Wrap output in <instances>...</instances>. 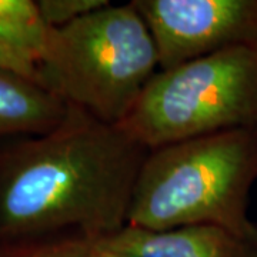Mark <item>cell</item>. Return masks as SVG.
<instances>
[{
	"mask_svg": "<svg viewBox=\"0 0 257 257\" xmlns=\"http://www.w3.org/2000/svg\"><path fill=\"white\" fill-rule=\"evenodd\" d=\"M147 152L69 106L55 128L0 153V240L99 239L123 229Z\"/></svg>",
	"mask_w": 257,
	"mask_h": 257,
	"instance_id": "obj_1",
	"label": "cell"
},
{
	"mask_svg": "<svg viewBox=\"0 0 257 257\" xmlns=\"http://www.w3.org/2000/svg\"><path fill=\"white\" fill-rule=\"evenodd\" d=\"M257 182V128L187 139L147 152L127 224L147 230L211 226L257 246L248 217Z\"/></svg>",
	"mask_w": 257,
	"mask_h": 257,
	"instance_id": "obj_2",
	"label": "cell"
},
{
	"mask_svg": "<svg viewBox=\"0 0 257 257\" xmlns=\"http://www.w3.org/2000/svg\"><path fill=\"white\" fill-rule=\"evenodd\" d=\"M40 82L69 106L119 126L159 72L155 40L132 3L52 29Z\"/></svg>",
	"mask_w": 257,
	"mask_h": 257,
	"instance_id": "obj_3",
	"label": "cell"
},
{
	"mask_svg": "<svg viewBox=\"0 0 257 257\" xmlns=\"http://www.w3.org/2000/svg\"><path fill=\"white\" fill-rule=\"evenodd\" d=\"M120 127L147 150L257 128V46H239L159 70Z\"/></svg>",
	"mask_w": 257,
	"mask_h": 257,
	"instance_id": "obj_4",
	"label": "cell"
},
{
	"mask_svg": "<svg viewBox=\"0 0 257 257\" xmlns=\"http://www.w3.org/2000/svg\"><path fill=\"white\" fill-rule=\"evenodd\" d=\"M155 40L159 70L226 49L257 46V0H135Z\"/></svg>",
	"mask_w": 257,
	"mask_h": 257,
	"instance_id": "obj_5",
	"label": "cell"
},
{
	"mask_svg": "<svg viewBox=\"0 0 257 257\" xmlns=\"http://www.w3.org/2000/svg\"><path fill=\"white\" fill-rule=\"evenodd\" d=\"M92 257H257V246L211 226L156 231L127 224L93 239Z\"/></svg>",
	"mask_w": 257,
	"mask_h": 257,
	"instance_id": "obj_6",
	"label": "cell"
},
{
	"mask_svg": "<svg viewBox=\"0 0 257 257\" xmlns=\"http://www.w3.org/2000/svg\"><path fill=\"white\" fill-rule=\"evenodd\" d=\"M67 109L43 84L0 69V138L45 135L64 119Z\"/></svg>",
	"mask_w": 257,
	"mask_h": 257,
	"instance_id": "obj_7",
	"label": "cell"
},
{
	"mask_svg": "<svg viewBox=\"0 0 257 257\" xmlns=\"http://www.w3.org/2000/svg\"><path fill=\"white\" fill-rule=\"evenodd\" d=\"M52 28L43 20L37 2L0 0V46L37 66Z\"/></svg>",
	"mask_w": 257,
	"mask_h": 257,
	"instance_id": "obj_8",
	"label": "cell"
},
{
	"mask_svg": "<svg viewBox=\"0 0 257 257\" xmlns=\"http://www.w3.org/2000/svg\"><path fill=\"white\" fill-rule=\"evenodd\" d=\"M9 246L0 257H92L93 239L66 236Z\"/></svg>",
	"mask_w": 257,
	"mask_h": 257,
	"instance_id": "obj_9",
	"label": "cell"
},
{
	"mask_svg": "<svg viewBox=\"0 0 257 257\" xmlns=\"http://www.w3.org/2000/svg\"><path fill=\"white\" fill-rule=\"evenodd\" d=\"M110 5L107 0H39L40 15L49 28L57 29Z\"/></svg>",
	"mask_w": 257,
	"mask_h": 257,
	"instance_id": "obj_10",
	"label": "cell"
},
{
	"mask_svg": "<svg viewBox=\"0 0 257 257\" xmlns=\"http://www.w3.org/2000/svg\"><path fill=\"white\" fill-rule=\"evenodd\" d=\"M0 69L22 74V76H25V77L32 79V80L42 84L37 66L23 60L22 57L12 53L10 50L5 49L3 46H0Z\"/></svg>",
	"mask_w": 257,
	"mask_h": 257,
	"instance_id": "obj_11",
	"label": "cell"
}]
</instances>
